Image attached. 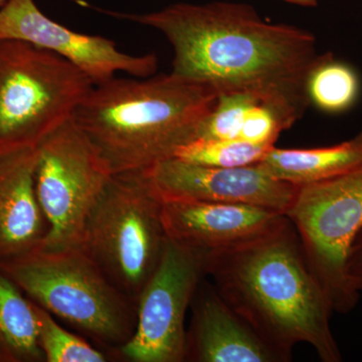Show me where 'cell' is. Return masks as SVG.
Wrapping results in <instances>:
<instances>
[{"label": "cell", "instance_id": "24", "mask_svg": "<svg viewBox=\"0 0 362 362\" xmlns=\"http://www.w3.org/2000/svg\"><path fill=\"white\" fill-rule=\"evenodd\" d=\"M7 1H8V0H0V7L4 6V4H6Z\"/></svg>", "mask_w": 362, "mask_h": 362}, {"label": "cell", "instance_id": "23", "mask_svg": "<svg viewBox=\"0 0 362 362\" xmlns=\"http://www.w3.org/2000/svg\"><path fill=\"white\" fill-rule=\"evenodd\" d=\"M282 1L303 7H314L318 4V0H282Z\"/></svg>", "mask_w": 362, "mask_h": 362}, {"label": "cell", "instance_id": "3", "mask_svg": "<svg viewBox=\"0 0 362 362\" xmlns=\"http://www.w3.org/2000/svg\"><path fill=\"white\" fill-rule=\"evenodd\" d=\"M218 94L211 86L170 71L95 84L76 111L113 175L141 173L199 139Z\"/></svg>", "mask_w": 362, "mask_h": 362}, {"label": "cell", "instance_id": "7", "mask_svg": "<svg viewBox=\"0 0 362 362\" xmlns=\"http://www.w3.org/2000/svg\"><path fill=\"white\" fill-rule=\"evenodd\" d=\"M286 216L296 228L309 266L333 310H354L361 293L350 283L346 261L350 245L362 228V165L299 187Z\"/></svg>", "mask_w": 362, "mask_h": 362}, {"label": "cell", "instance_id": "2", "mask_svg": "<svg viewBox=\"0 0 362 362\" xmlns=\"http://www.w3.org/2000/svg\"><path fill=\"white\" fill-rule=\"evenodd\" d=\"M204 256L206 276L226 303L290 361L298 343L310 344L323 362L342 361L332 304L289 218L259 239Z\"/></svg>", "mask_w": 362, "mask_h": 362}, {"label": "cell", "instance_id": "6", "mask_svg": "<svg viewBox=\"0 0 362 362\" xmlns=\"http://www.w3.org/2000/svg\"><path fill=\"white\" fill-rule=\"evenodd\" d=\"M94 85L54 52L0 40V151L39 146L74 118Z\"/></svg>", "mask_w": 362, "mask_h": 362}, {"label": "cell", "instance_id": "12", "mask_svg": "<svg viewBox=\"0 0 362 362\" xmlns=\"http://www.w3.org/2000/svg\"><path fill=\"white\" fill-rule=\"evenodd\" d=\"M161 216L168 239L204 255L243 246L287 221L264 207L223 202H162Z\"/></svg>", "mask_w": 362, "mask_h": 362}, {"label": "cell", "instance_id": "10", "mask_svg": "<svg viewBox=\"0 0 362 362\" xmlns=\"http://www.w3.org/2000/svg\"><path fill=\"white\" fill-rule=\"evenodd\" d=\"M0 40H21L54 52L84 71L94 84L119 73L149 77L158 66L154 54H127L110 39L75 32L52 21L35 0H8L0 7Z\"/></svg>", "mask_w": 362, "mask_h": 362}, {"label": "cell", "instance_id": "19", "mask_svg": "<svg viewBox=\"0 0 362 362\" xmlns=\"http://www.w3.org/2000/svg\"><path fill=\"white\" fill-rule=\"evenodd\" d=\"M33 303L37 317V341L45 362H105L108 361L83 338L71 334L56 322L49 311Z\"/></svg>", "mask_w": 362, "mask_h": 362}, {"label": "cell", "instance_id": "15", "mask_svg": "<svg viewBox=\"0 0 362 362\" xmlns=\"http://www.w3.org/2000/svg\"><path fill=\"white\" fill-rule=\"evenodd\" d=\"M257 165L272 177L298 187L329 180L362 165V131L347 141L322 148L274 146Z\"/></svg>", "mask_w": 362, "mask_h": 362}, {"label": "cell", "instance_id": "5", "mask_svg": "<svg viewBox=\"0 0 362 362\" xmlns=\"http://www.w3.org/2000/svg\"><path fill=\"white\" fill-rule=\"evenodd\" d=\"M162 201L144 171L112 176L86 221L78 246L137 305L160 261Z\"/></svg>", "mask_w": 362, "mask_h": 362}, {"label": "cell", "instance_id": "14", "mask_svg": "<svg viewBox=\"0 0 362 362\" xmlns=\"http://www.w3.org/2000/svg\"><path fill=\"white\" fill-rule=\"evenodd\" d=\"M39 146L0 151V261L39 246L47 223L37 202Z\"/></svg>", "mask_w": 362, "mask_h": 362}, {"label": "cell", "instance_id": "16", "mask_svg": "<svg viewBox=\"0 0 362 362\" xmlns=\"http://www.w3.org/2000/svg\"><path fill=\"white\" fill-rule=\"evenodd\" d=\"M33 303L0 270V362H44Z\"/></svg>", "mask_w": 362, "mask_h": 362}, {"label": "cell", "instance_id": "4", "mask_svg": "<svg viewBox=\"0 0 362 362\" xmlns=\"http://www.w3.org/2000/svg\"><path fill=\"white\" fill-rule=\"evenodd\" d=\"M0 270L33 303L97 341L120 349L137 323L134 302L80 246H39L0 261Z\"/></svg>", "mask_w": 362, "mask_h": 362}, {"label": "cell", "instance_id": "18", "mask_svg": "<svg viewBox=\"0 0 362 362\" xmlns=\"http://www.w3.org/2000/svg\"><path fill=\"white\" fill-rule=\"evenodd\" d=\"M275 145L242 139H197L181 147L175 157L214 168H244L259 163Z\"/></svg>", "mask_w": 362, "mask_h": 362}, {"label": "cell", "instance_id": "22", "mask_svg": "<svg viewBox=\"0 0 362 362\" xmlns=\"http://www.w3.org/2000/svg\"><path fill=\"white\" fill-rule=\"evenodd\" d=\"M346 273L352 287L362 292V228L350 245L347 255Z\"/></svg>", "mask_w": 362, "mask_h": 362}, {"label": "cell", "instance_id": "11", "mask_svg": "<svg viewBox=\"0 0 362 362\" xmlns=\"http://www.w3.org/2000/svg\"><path fill=\"white\" fill-rule=\"evenodd\" d=\"M162 202L247 204L285 214L299 187L272 177L255 165L214 168L171 157L144 171Z\"/></svg>", "mask_w": 362, "mask_h": 362}, {"label": "cell", "instance_id": "20", "mask_svg": "<svg viewBox=\"0 0 362 362\" xmlns=\"http://www.w3.org/2000/svg\"><path fill=\"white\" fill-rule=\"evenodd\" d=\"M257 104L259 102L249 95L218 96L216 106L204 121L199 139H239L243 124Z\"/></svg>", "mask_w": 362, "mask_h": 362}, {"label": "cell", "instance_id": "9", "mask_svg": "<svg viewBox=\"0 0 362 362\" xmlns=\"http://www.w3.org/2000/svg\"><path fill=\"white\" fill-rule=\"evenodd\" d=\"M204 277V254L168 238L138 299L135 331L118 349L121 356L133 362L185 361V316Z\"/></svg>", "mask_w": 362, "mask_h": 362}, {"label": "cell", "instance_id": "8", "mask_svg": "<svg viewBox=\"0 0 362 362\" xmlns=\"http://www.w3.org/2000/svg\"><path fill=\"white\" fill-rule=\"evenodd\" d=\"M113 173L71 118L39 145L35 188L47 230L40 246H78L88 216Z\"/></svg>", "mask_w": 362, "mask_h": 362}, {"label": "cell", "instance_id": "17", "mask_svg": "<svg viewBox=\"0 0 362 362\" xmlns=\"http://www.w3.org/2000/svg\"><path fill=\"white\" fill-rule=\"evenodd\" d=\"M361 84L354 68L338 62L331 52L312 71L309 98L320 110L342 113L351 108L358 98Z\"/></svg>", "mask_w": 362, "mask_h": 362}, {"label": "cell", "instance_id": "1", "mask_svg": "<svg viewBox=\"0 0 362 362\" xmlns=\"http://www.w3.org/2000/svg\"><path fill=\"white\" fill-rule=\"evenodd\" d=\"M103 13L161 33L173 47L171 71L211 86L218 96L254 97L285 130L310 106L309 78L328 54H319L311 33L268 23L240 2H176L151 13Z\"/></svg>", "mask_w": 362, "mask_h": 362}, {"label": "cell", "instance_id": "21", "mask_svg": "<svg viewBox=\"0 0 362 362\" xmlns=\"http://www.w3.org/2000/svg\"><path fill=\"white\" fill-rule=\"evenodd\" d=\"M285 131L277 117L263 105L257 104L246 117L239 139L259 144L275 145L277 138Z\"/></svg>", "mask_w": 362, "mask_h": 362}, {"label": "cell", "instance_id": "13", "mask_svg": "<svg viewBox=\"0 0 362 362\" xmlns=\"http://www.w3.org/2000/svg\"><path fill=\"white\" fill-rule=\"evenodd\" d=\"M185 361L289 362L230 306L206 277L190 304Z\"/></svg>", "mask_w": 362, "mask_h": 362}]
</instances>
